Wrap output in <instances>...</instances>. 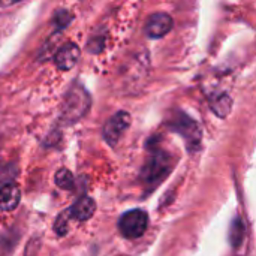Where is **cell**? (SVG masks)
<instances>
[{"label":"cell","mask_w":256,"mask_h":256,"mask_svg":"<svg viewBox=\"0 0 256 256\" xmlns=\"http://www.w3.org/2000/svg\"><path fill=\"white\" fill-rule=\"evenodd\" d=\"M170 128L174 129L177 134H180V135L184 138L186 146H188V148H189L190 152H194V150H196V148L200 147V144H201V136H202L201 128H200V124H198L194 118H190L188 114H184V112H182V111H177V112L172 116V118L170 120Z\"/></svg>","instance_id":"obj_3"},{"label":"cell","mask_w":256,"mask_h":256,"mask_svg":"<svg viewBox=\"0 0 256 256\" xmlns=\"http://www.w3.org/2000/svg\"><path fill=\"white\" fill-rule=\"evenodd\" d=\"M172 26H174V20L171 15H168L166 12H156L148 16L144 32L150 39H159L164 38L166 33H170Z\"/></svg>","instance_id":"obj_6"},{"label":"cell","mask_w":256,"mask_h":256,"mask_svg":"<svg viewBox=\"0 0 256 256\" xmlns=\"http://www.w3.org/2000/svg\"><path fill=\"white\" fill-rule=\"evenodd\" d=\"M90 106V96L81 86H74L64 96L62 114L69 122H78Z\"/></svg>","instance_id":"obj_2"},{"label":"cell","mask_w":256,"mask_h":256,"mask_svg":"<svg viewBox=\"0 0 256 256\" xmlns=\"http://www.w3.org/2000/svg\"><path fill=\"white\" fill-rule=\"evenodd\" d=\"M70 213H69V208L63 213L58 214V218L56 219V224H54V231L58 234V236H66L68 234V225H69V220H70Z\"/></svg>","instance_id":"obj_13"},{"label":"cell","mask_w":256,"mask_h":256,"mask_svg":"<svg viewBox=\"0 0 256 256\" xmlns=\"http://www.w3.org/2000/svg\"><path fill=\"white\" fill-rule=\"evenodd\" d=\"M244 237V224L242 222L240 218H237L232 225H231V232H230V242L232 246H238Z\"/></svg>","instance_id":"obj_11"},{"label":"cell","mask_w":256,"mask_h":256,"mask_svg":"<svg viewBox=\"0 0 256 256\" xmlns=\"http://www.w3.org/2000/svg\"><path fill=\"white\" fill-rule=\"evenodd\" d=\"M21 201V192L15 184H4L0 188V210L12 212Z\"/></svg>","instance_id":"obj_9"},{"label":"cell","mask_w":256,"mask_h":256,"mask_svg":"<svg viewBox=\"0 0 256 256\" xmlns=\"http://www.w3.org/2000/svg\"><path fill=\"white\" fill-rule=\"evenodd\" d=\"M172 170V159L171 156L164 150H154L147 158L142 171H141V180L147 186H158Z\"/></svg>","instance_id":"obj_1"},{"label":"cell","mask_w":256,"mask_h":256,"mask_svg":"<svg viewBox=\"0 0 256 256\" xmlns=\"http://www.w3.org/2000/svg\"><path fill=\"white\" fill-rule=\"evenodd\" d=\"M96 212V202L94 200H92L90 196H81L70 208H69V213H70V218L80 220V222H84V220H88Z\"/></svg>","instance_id":"obj_8"},{"label":"cell","mask_w":256,"mask_h":256,"mask_svg":"<svg viewBox=\"0 0 256 256\" xmlns=\"http://www.w3.org/2000/svg\"><path fill=\"white\" fill-rule=\"evenodd\" d=\"M70 20H72V15L68 10H57L52 21H54V24H56L57 28H64V27L69 26Z\"/></svg>","instance_id":"obj_14"},{"label":"cell","mask_w":256,"mask_h":256,"mask_svg":"<svg viewBox=\"0 0 256 256\" xmlns=\"http://www.w3.org/2000/svg\"><path fill=\"white\" fill-rule=\"evenodd\" d=\"M213 111L219 116V117H225L228 116V112L231 111V99L228 94H222L216 102H213Z\"/></svg>","instance_id":"obj_12"},{"label":"cell","mask_w":256,"mask_h":256,"mask_svg":"<svg viewBox=\"0 0 256 256\" xmlns=\"http://www.w3.org/2000/svg\"><path fill=\"white\" fill-rule=\"evenodd\" d=\"M147 228H148V216L144 210L140 208L123 213L118 220V230L122 236L129 240L142 237Z\"/></svg>","instance_id":"obj_4"},{"label":"cell","mask_w":256,"mask_h":256,"mask_svg":"<svg viewBox=\"0 0 256 256\" xmlns=\"http://www.w3.org/2000/svg\"><path fill=\"white\" fill-rule=\"evenodd\" d=\"M129 126H130V114L126 111L116 112L104 126V140L111 147L117 146L118 140L128 130Z\"/></svg>","instance_id":"obj_5"},{"label":"cell","mask_w":256,"mask_h":256,"mask_svg":"<svg viewBox=\"0 0 256 256\" xmlns=\"http://www.w3.org/2000/svg\"><path fill=\"white\" fill-rule=\"evenodd\" d=\"M54 182L60 188V189H64V190H70L74 189L75 186V178H74V174L66 170V168H62L56 172V177H54Z\"/></svg>","instance_id":"obj_10"},{"label":"cell","mask_w":256,"mask_h":256,"mask_svg":"<svg viewBox=\"0 0 256 256\" xmlns=\"http://www.w3.org/2000/svg\"><path fill=\"white\" fill-rule=\"evenodd\" d=\"M80 57H81L80 46L74 42H68L57 51L54 57V63L60 70H70L78 63Z\"/></svg>","instance_id":"obj_7"}]
</instances>
